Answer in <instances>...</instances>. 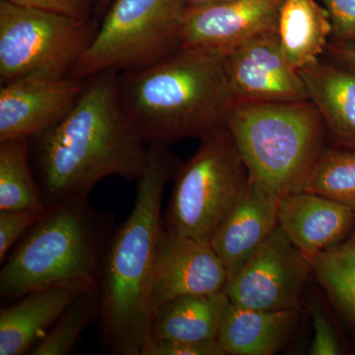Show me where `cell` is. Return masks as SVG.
Instances as JSON below:
<instances>
[{"label":"cell","instance_id":"6da1fadb","mask_svg":"<svg viewBox=\"0 0 355 355\" xmlns=\"http://www.w3.org/2000/svg\"><path fill=\"white\" fill-rule=\"evenodd\" d=\"M86 79L80 99L53 127L28 139L33 172L46 209L76 197H90L103 179L137 182L148 158L121 107L118 72Z\"/></svg>","mask_w":355,"mask_h":355},{"label":"cell","instance_id":"7a4b0ae2","mask_svg":"<svg viewBox=\"0 0 355 355\" xmlns=\"http://www.w3.org/2000/svg\"><path fill=\"white\" fill-rule=\"evenodd\" d=\"M181 164L168 147L148 146L132 211L110 240L98 282L99 336L109 354L142 355L150 340L151 279L162 228L163 193Z\"/></svg>","mask_w":355,"mask_h":355},{"label":"cell","instance_id":"3957f363","mask_svg":"<svg viewBox=\"0 0 355 355\" xmlns=\"http://www.w3.org/2000/svg\"><path fill=\"white\" fill-rule=\"evenodd\" d=\"M118 90L147 146L205 139L226 128L234 105L222 58L184 46L149 67L118 72Z\"/></svg>","mask_w":355,"mask_h":355},{"label":"cell","instance_id":"277c9868","mask_svg":"<svg viewBox=\"0 0 355 355\" xmlns=\"http://www.w3.org/2000/svg\"><path fill=\"white\" fill-rule=\"evenodd\" d=\"M116 214L96 209L89 197L65 200L46 209L17 243L0 270V297L12 303L55 284H97Z\"/></svg>","mask_w":355,"mask_h":355},{"label":"cell","instance_id":"5b68a950","mask_svg":"<svg viewBox=\"0 0 355 355\" xmlns=\"http://www.w3.org/2000/svg\"><path fill=\"white\" fill-rule=\"evenodd\" d=\"M226 128L250 182L279 198L304 191L328 147L323 121L310 101L234 103Z\"/></svg>","mask_w":355,"mask_h":355},{"label":"cell","instance_id":"8992f818","mask_svg":"<svg viewBox=\"0 0 355 355\" xmlns=\"http://www.w3.org/2000/svg\"><path fill=\"white\" fill-rule=\"evenodd\" d=\"M188 0H114L70 77L156 64L182 46Z\"/></svg>","mask_w":355,"mask_h":355},{"label":"cell","instance_id":"52a82bcc","mask_svg":"<svg viewBox=\"0 0 355 355\" xmlns=\"http://www.w3.org/2000/svg\"><path fill=\"white\" fill-rule=\"evenodd\" d=\"M162 224L171 232L210 243L249 184L246 165L227 128L202 139L174 180Z\"/></svg>","mask_w":355,"mask_h":355},{"label":"cell","instance_id":"ba28073f","mask_svg":"<svg viewBox=\"0 0 355 355\" xmlns=\"http://www.w3.org/2000/svg\"><path fill=\"white\" fill-rule=\"evenodd\" d=\"M98 28L94 17L83 19L0 0V83L70 76Z\"/></svg>","mask_w":355,"mask_h":355},{"label":"cell","instance_id":"9c48e42d","mask_svg":"<svg viewBox=\"0 0 355 355\" xmlns=\"http://www.w3.org/2000/svg\"><path fill=\"white\" fill-rule=\"evenodd\" d=\"M312 273V263L277 226L229 277L224 291L232 304L250 309H299Z\"/></svg>","mask_w":355,"mask_h":355},{"label":"cell","instance_id":"30bf717a","mask_svg":"<svg viewBox=\"0 0 355 355\" xmlns=\"http://www.w3.org/2000/svg\"><path fill=\"white\" fill-rule=\"evenodd\" d=\"M284 0H224L189 6L182 46L223 58L266 33L277 31Z\"/></svg>","mask_w":355,"mask_h":355},{"label":"cell","instance_id":"8fae6325","mask_svg":"<svg viewBox=\"0 0 355 355\" xmlns=\"http://www.w3.org/2000/svg\"><path fill=\"white\" fill-rule=\"evenodd\" d=\"M221 58L234 103L309 101L277 31L261 35Z\"/></svg>","mask_w":355,"mask_h":355},{"label":"cell","instance_id":"7c38bea8","mask_svg":"<svg viewBox=\"0 0 355 355\" xmlns=\"http://www.w3.org/2000/svg\"><path fill=\"white\" fill-rule=\"evenodd\" d=\"M227 282V270L210 243L171 232L162 224L151 279L153 314L172 299L223 291Z\"/></svg>","mask_w":355,"mask_h":355},{"label":"cell","instance_id":"4fadbf2b","mask_svg":"<svg viewBox=\"0 0 355 355\" xmlns=\"http://www.w3.org/2000/svg\"><path fill=\"white\" fill-rule=\"evenodd\" d=\"M86 79L28 77L0 87V142L29 139L64 119L80 99Z\"/></svg>","mask_w":355,"mask_h":355},{"label":"cell","instance_id":"5bb4252c","mask_svg":"<svg viewBox=\"0 0 355 355\" xmlns=\"http://www.w3.org/2000/svg\"><path fill=\"white\" fill-rule=\"evenodd\" d=\"M279 226L310 261L345 241L355 228V211L317 193L302 191L279 198Z\"/></svg>","mask_w":355,"mask_h":355},{"label":"cell","instance_id":"9a60e30c","mask_svg":"<svg viewBox=\"0 0 355 355\" xmlns=\"http://www.w3.org/2000/svg\"><path fill=\"white\" fill-rule=\"evenodd\" d=\"M98 286L64 282L26 294L0 310V355L30 354L67 306L84 291Z\"/></svg>","mask_w":355,"mask_h":355},{"label":"cell","instance_id":"2e32d148","mask_svg":"<svg viewBox=\"0 0 355 355\" xmlns=\"http://www.w3.org/2000/svg\"><path fill=\"white\" fill-rule=\"evenodd\" d=\"M279 202L277 196L249 180L210 241L228 279L279 226Z\"/></svg>","mask_w":355,"mask_h":355},{"label":"cell","instance_id":"e0dca14e","mask_svg":"<svg viewBox=\"0 0 355 355\" xmlns=\"http://www.w3.org/2000/svg\"><path fill=\"white\" fill-rule=\"evenodd\" d=\"M330 146L355 150V70L318 60L298 70Z\"/></svg>","mask_w":355,"mask_h":355},{"label":"cell","instance_id":"ac0fdd59","mask_svg":"<svg viewBox=\"0 0 355 355\" xmlns=\"http://www.w3.org/2000/svg\"><path fill=\"white\" fill-rule=\"evenodd\" d=\"M299 321V309L256 310L231 303L218 340L228 355L277 354Z\"/></svg>","mask_w":355,"mask_h":355},{"label":"cell","instance_id":"d6986e66","mask_svg":"<svg viewBox=\"0 0 355 355\" xmlns=\"http://www.w3.org/2000/svg\"><path fill=\"white\" fill-rule=\"evenodd\" d=\"M230 305L224 289L172 299L154 313L149 342L218 340Z\"/></svg>","mask_w":355,"mask_h":355},{"label":"cell","instance_id":"ffe728a7","mask_svg":"<svg viewBox=\"0 0 355 355\" xmlns=\"http://www.w3.org/2000/svg\"><path fill=\"white\" fill-rule=\"evenodd\" d=\"M277 32L287 60L299 70L319 60L333 35V24L326 7L316 0H284Z\"/></svg>","mask_w":355,"mask_h":355},{"label":"cell","instance_id":"44dd1931","mask_svg":"<svg viewBox=\"0 0 355 355\" xmlns=\"http://www.w3.org/2000/svg\"><path fill=\"white\" fill-rule=\"evenodd\" d=\"M311 263L313 275L355 340V228L345 241L321 252Z\"/></svg>","mask_w":355,"mask_h":355},{"label":"cell","instance_id":"7402d4cb","mask_svg":"<svg viewBox=\"0 0 355 355\" xmlns=\"http://www.w3.org/2000/svg\"><path fill=\"white\" fill-rule=\"evenodd\" d=\"M46 211L33 172L28 139L0 142V210Z\"/></svg>","mask_w":355,"mask_h":355},{"label":"cell","instance_id":"603a6c76","mask_svg":"<svg viewBox=\"0 0 355 355\" xmlns=\"http://www.w3.org/2000/svg\"><path fill=\"white\" fill-rule=\"evenodd\" d=\"M101 296L98 286L84 291L74 299L53 324L51 331L31 350L32 355H67L89 324L99 320Z\"/></svg>","mask_w":355,"mask_h":355},{"label":"cell","instance_id":"cb8c5ba5","mask_svg":"<svg viewBox=\"0 0 355 355\" xmlns=\"http://www.w3.org/2000/svg\"><path fill=\"white\" fill-rule=\"evenodd\" d=\"M304 191L330 198L355 211V150L327 147Z\"/></svg>","mask_w":355,"mask_h":355},{"label":"cell","instance_id":"d4e9b609","mask_svg":"<svg viewBox=\"0 0 355 355\" xmlns=\"http://www.w3.org/2000/svg\"><path fill=\"white\" fill-rule=\"evenodd\" d=\"M309 314L313 324V338L309 354L312 355H340L345 354L343 343L327 308L319 297H311Z\"/></svg>","mask_w":355,"mask_h":355},{"label":"cell","instance_id":"484cf974","mask_svg":"<svg viewBox=\"0 0 355 355\" xmlns=\"http://www.w3.org/2000/svg\"><path fill=\"white\" fill-rule=\"evenodd\" d=\"M46 212V211H44ZM37 210H0V263H4L11 248L43 217Z\"/></svg>","mask_w":355,"mask_h":355},{"label":"cell","instance_id":"4316f807","mask_svg":"<svg viewBox=\"0 0 355 355\" xmlns=\"http://www.w3.org/2000/svg\"><path fill=\"white\" fill-rule=\"evenodd\" d=\"M142 355H227L218 340L149 342Z\"/></svg>","mask_w":355,"mask_h":355},{"label":"cell","instance_id":"83f0119b","mask_svg":"<svg viewBox=\"0 0 355 355\" xmlns=\"http://www.w3.org/2000/svg\"><path fill=\"white\" fill-rule=\"evenodd\" d=\"M331 16L334 41L355 42V0H323Z\"/></svg>","mask_w":355,"mask_h":355},{"label":"cell","instance_id":"f1b7e54d","mask_svg":"<svg viewBox=\"0 0 355 355\" xmlns=\"http://www.w3.org/2000/svg\"><path fill=\"white\" fill-rule=\"evenodd\" d=\"M20 6L36 7L44 10L53 11L89 19L96 13L98 0H6Z\"/></svg>","mask_w":355,"mask_h":355},{"label":"cell","instance_id":"f546056e","mask_svg":"<svg viewBox=\"0 0 355 355\" xmlns=\"http://www.w3.org/2000/svg\"><path fill=\"white\" fill-rule=\"evenodd\" d=\"M334 62L355 70V44L354 43H343V42H331L327 46Z\"/></svg>","mask_w":355,"mask_h":355},{"label":"cell","instance_id":"4dcf8cb0","mask_svg":"<svg viewBox=\"0 0 355 355\" xmlns=\"http://www.w3.org/2000/svg\"><path fill=\"white\" fill-rule=\"evenodd\" d=\"M114 0H98L97 7H96V14H97V15H102V14L106 12L110 4Z\"/></svg>","mask_w":355,"mask_h":355},{"label":"cell","instance_id":"1f68e13d","mask_svg":"<svg viewBox=\"0 0 355 355\" xmlns=\"http://www.w3.org/2000/svg\"><path fill=\"white\" fill-rule=\"evenodd\" d=\"M224 1V0H188L189 6H200V4L212 3V2Z\"/></svg>","mask_w":355,"mask_h":355}]
</instances>
